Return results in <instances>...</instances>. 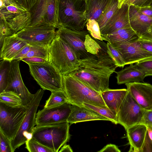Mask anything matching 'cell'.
<instances>
[{"label": "cell", "mask_w": 152, "mask_h": 152, "mask_svg": "<svg viewBox=\"0 0 152 152\" xmlns=\"http://www.w3.org/2000/svg\"><path fill=\"white\" fill-rule=\"evenodd\" d=\"M118 0H111L97 21L100 31L118 10Z\"/></svg>", "instance_id": "obj_27"}, {"label": "cell", "mask_w": 152, "mask_h": 152, "mask_svg": "<svg viewBox=\"0 0 152 152\" xmlns=\"http://www.w3.org/2000/svg\"><path fill=\"white\" fill-rule=\"evenodd\" d=\"M141 152H152V140L150 138L148 131Z\"/></svg>", "instance_id": "obj_42"}, {"label": "cell", "mask_w": 152, "mask_h": 152, "mask_svg": "<svg viewBox=\"0 0 152 152\" xmlns=\"http://www.w3.org/2000/svg\"><path fill=\"white\" fill-rule=\"evenodd\" d=\"M125 84L127 91L143 109L152 110V85L141 82Z\"/></svg>", "instance_id": "obj_17"}, {"label": "cell", "mask_w": 152, "mask_h": 152, "mask_svg": "<svg viewBox=\"0 0 152 152\" xmlns=\"http://www.w3.org/2000/svg\"><path fill=\"white\" fill-rule=\"evenodd\" d=\"M30 46L29 51L24 58L38 57L44 58L48 61L49 47L39 45Z\"/></svg>", "instance_id": "obj_32"}, {"label": "cell", "mask_w": 152, "mask_h": 152, "mask_svg": "<svg viewBox=\"0 0 152 152\" xmlns=\"http://www.w3.org/2000/svg\"><path fill=\"white\" fill-rule=\"evenodd\" d=\"M140 124L152 126V110H145Z\"/></svg>", "instance_id": "obj_41"}, {"label": "cell", "mask_w": 152, "mask_h": 152, "mask_svg": "<svg viewBox=\"0 0 152 152\" xmlns=\"http://www.w3.org/2000/svg\"><path fill=\"white\" fill-rule=\"evenodd\" d=\"M73 150L69 145H67L66 144L64 145L61 148L59 152H73Z\"/></svg>", "instance_id": "obj_49"}, {"label": "cell", "mask_w": 152, "mask_h": 152, "mask_svg": "<svg viewBox=\"0 0 152 152\" xmlns=\"http://www.w3.org/2000/svg\"><path fill=\"white\" fill-rule=\"evenodd\" d=\"M69 102L68 98L64 91L51 92L49 98L46 101L44 108L57 106Z\"/></svg>", "instance_id": "obj_28"}, {"label": "cell", "mask_w": 152, "mask_h": 152, "mask_svg": "<svg viewBox=\"0 0 152 152\" xmlns=\"http://www.w3.org/2000/svg\"><path fill=\"white\" fill-rule=\"evenodd\" d=\"M83 106L107 118L113 123L116 124H118L116 115L107 107L98 106L87 103H83Z\"/></svg>", "instance_id": "obj_31"}, {"label": "cell", "mask_w": 152, "mask_h": 152, "mask_svg": "<svg viewBox=\"0 0 152 152\" xmlns=\"http://www.w3.org/2000/svg\"><path fill=\"white\" fill-rule=\"evenodd\" d=\"M22 61L26 63H42L48 62L45 59L38 57H31L28 58H24L21 59Z\"/></svg>", "instance_id": "obj_43"}, {"label": "cell", "mask_w": 152, "mask_h": 152, "mask_svg": "<svg viewBox=\"0 0 152 152\" xmlns=\"http://www.w3.org/2000/svg\"><path fill=\"white\" fill-rule=\"evenodd\" d=\"M140 12L143 15L152 18V7L149 6L138 7Z\"/></svg>", "instance_id": "obj_46"}, {"label": "cell", "mask_w": 152, "mask_h": 152, "mask_svg": "<svg viewBox=\"0 0 152 152\" xmlns=\"http://www.w3.org/2000/svg\"><path fill=\"white\" fill-rule=\"evenodd\" d=\"M129 18L131 27L140 37L147 34L152 24V18L142 14L138 7L132 4L129 5Z\"/></svg>", "instance_id": "obj_19"}, {"label": "cell", "mask_w": 152, "mask_h": 152, "mask_svg": "<svg viewBox=\"0 0 152 152\" xmlns=\"http://www.w3.org/2000/svg\"><path fill=\"white\" fill-rule=\"evenodd\" d=\"M127 92V89H107L101 94L106 106L116 115Z\"/></svg>", "instance_id": "obj_23"}, {"label": "cell", "mask_w": 152, "mask_h": 152, "mask_svg": "<svg viewBox=\"0 0 152 152\" xmlns=\"http://www.w3.org/2000/svg\"><path fill=\"white\" fill-rule=\"evenodd\" d=\"M44 91L43 89L38 90L29 103L25 117L17 134L11 141L13 152L16 148L25 143L31 137L34 126L36 125V117L37 110Z\"/></svg>", "instance_id": "obj_7"}, {"label": "cell", "mask_w": 152, "mask_h": 152, "mask_svg": "<svg viewBox=\"0 0 152 152\" xmlns=\"http://www.w3.org/2000/svg\"><path fill=\"white\" fill-rule=\"evenodd\" d=\"M138 40L145 50L152 54V39L141 37Z\"/></svg>", "instance_id": "obj_40"}, {"label": "cell", "mask_w": 152, "mask_h": 152, "mask_svg": "<svg viewBox=\"0 0 152 152\" xmlns=\"http://www.w3.org/2000/svg\"><path fill=\"white\" fill-rule=\"evenodd\" d=\"M135 64L145 73L146 77L152 76V57L137 62Z\"/></svg>", "instance_id": "obj_37"}, {"label": "cell", "mask_w": 152, "mask_h": 152, "mask_svg": "<svg viewBox=\"0 0 152 152\" xmlns=\"http://www.w3.org/2000/svg\"><path fill=\"white\" fill-rule=\"evenodd\" d=\"M120 152L121 151L115 145L110 144L107 145L98 152Z\"/></svg>", "instance_id": "obj_44"}, {"label": "cell", "mask_w": 152, "mask_h": 152, "mask_svg": "<svg viewBox=\"0 0 152 152\" xmlns=\"http://www.w3.org/2000/svg\"><path fill=\"white\" fill-rule=\"evenodd\" d=\"M56 34L72 48L80 60L88 58L93 54L89 49V41L91 38L88 31H77L59 26Z\"/></svg>", "instance_id": "obj_10"}, {"label": "cell", "mask_w": 152, "mask_h": 152, "mask_svg": "<svg viewBox=\"0 0 152 152\" xmlns=\"http://www.w3.org/2000/svg\"><path fill=\"white\" fill-rule=\"evenodd\" d=\"M149 6L152 7V0H148L142 6Z\"/></svg>", "instance_id": "obj_52"}, {"label": "cell", "mask_w": 152, "mask_h": 152, "mask_svg": "<svg viewBox=\"0 0 152 152\" xmlns=\"http://www.w3.org/2000/svg\"><path fill=\"white\" fill-rule=\"evenodd\" d=\"M63 90L72 104L83 106V103L107 107L101 94L73 75H63Z\"/></svg>", "instance_id": "obj_2"}, {"label": "cell", "mask_w": 152, "mask_h": 152, "mask_svg": "<svg viewBox=\"0 0 152 152\" xmlns=\"http://www.w3.org/2000/svg\"><path fill=\"white\" fill-rule=\"evenodd\" d=\"M111 0H86V17L87 20L97 21Z\"/></svg>", "instance_id": "obj_26"}, {"label": "cell", "mask_w": 152, "mask_h": 152, "mask_svg": "<svg viewBox=\"0 0 152 152\" xmlns=\"http://www.w3.org/2000/svg\"><path fill=\"white\" fill-rule=\"evenodd\" d=\"M0 152H13L11 141L0 131Z\"/></svg>", "instance_id": "obj_38"}, {"label": "cell", "mask_w": 152, "mask_h": 152, "mask_svg": "<svg viewBox=\"0 0 152 152\" xmlns=\"http://www.w3.org/2000/svg\"><path fill=\"white\" fill-rule=\"evenodd\" d=\"M115 72L117 74L116 77L117 83L119 85L132 82H144V79L146 77L144 72L133 64Z\"/></svg>", "instance_id": "obj_24"}, {"label": "cell", "mask_w": 152, "mask_h": 152, "mask_svg": "<svg viewBox=\"0 0 152 152\" xmlns=\"http://www.w3.org/2000/svg\"><path fill=\"white\" fill-rule=\"evenodd\" d=\"M10 61L3 60L0 62V93L6 88L8 84L10 67Z\"/></svg>", "instance_id": "obj_30"}, {"label": "cell", "mask_w": 152, "mask_h": 152, "mask_svg": "<svg viewBox=\"0 0 152 152\" xmlns=\"http://www.w3.org/2000/svg\"><path fill=\"white\" fill-rule=\"evenodd\" d=\"M86 0H58L59 26L77 31L84 30L88 20Z\"/></svg>", "instance_id": "obj_4"}, {"label": "cell", "mask_w": 152, "mask_h": 152, "mask_svg": "<svg viewBox=\"0 0 152 152\" xmlns=\"http://www.w3.org/2000/svg\"><path fill=\"white\" fill-rule=\"evenodd\" d=\"M145 110L127 91L117 115L118 124L123 126L126 130L132 126L140 124Z\"/></svg>", "instance_id": "obj_12"}, {"label": "cell", "mask_w": 152, "mask_h": 152, "mask_svg": "<svg viewBox=\"0 0 152 152\" xmlns=\"http://www.w3.org/2000/svg\"><path fill=\"white\" fill-rule=\"evenodd\" d=\"M152 39V24L150 27L147 33L144 36H142Z\"/></svg>", "instance_id": "obj_50"}, {"label": "cell", "mask_w": 152, "mask_h": 152, "mask_svg": "<svg viewBox=\"0 0 152 152\" xmlns=\"http://www.w3.org/2000/svg\"><path fill=\"white\" fill-rule=\"evenodd\" d=\"M129 5L122 4L101 31L102 36L110 34L119 29L131 27L129 18Z\"/></svg>", "instance_id": "obj_18"}, {"label": "cell", "mask_w": 152, "mask_h": 152, "mask_svg": "<svg viewBox=\"0 0 152 152\" xmlns=\"http://www.w3.org/2000/svg\"><path fill=\"white\" fill-rule=\"evenodd\" d=\"M0 47H1L6 37L15 35L16 33L8 24L5 20L0 17Z\"/></svg>", "instance_id": "obj_36"}, {"label": "cell", "mask_w": 152, "mask_h": 152, "mask_svg": "<svg viewBox=\"0 0 152 152\" xmlns=\"http://www.w3.org/2000/svg\"><path fill=\"white\" fill-rule=\"evenodd\" d=\"M0 102L11 107L23 106L20 97L15 93L9 91H4L0 93Z\"/></svg>", "instance_id": "obj_29"}, {"label": "cell", "mask_w": 152, "mask_h": 152, "mask_svg": "<svg viewBox=\"0 0 152 152\" xmlns=\"http://www.w3.org/2000/svg\"><path fill=\"white\" fill-rule=\"evenodd\" d=\"M13 3L29 11L37 0H11Z\"/></svg>", "instance_id": "obj_39"}, {"label": "cell", "mask_w": 152, "mask_h": 152, "mask_svg": "<svg viewBox=\"0 0 152 152\" xmlns=\"http://www.w3.org/2000/svg\"><path fill=\"white\" fill-rule=\"evenodd\" d=\"M0 17L3 18L16 33L28 26L31 19L29 11L11 0H0Z\"/></svg>", "instance_id": "obj_11"}, {"label": "cell", "mask_w": 152, "mask_h": 152, "mask_svg": "<svg viewBox=\"0 0 152 152\" xmlns=\"http://www.w3.org/2000/svg\"><path fill=\"white\" fill-rule=\"evenodd\" d=\"M100 42V47L97 52L80 59L78 68L69 74L101 94L109 89L110 77L118 66L108 53L106 44Z\"/></svg>", "instance_id": "obj_1"}, {"label": "cell", "mask_w": 152, "mask_h": 152, "mask_svg": "<svg viewBox=\"0 0 152 152\" xmlns=\"http://www.w3.org/2000/svg\"><path fill=\"white\" fill-rule=\"evenodd\" d=\"M56 28L49 26H27L15 35L30 45L49 47L56 35Z\"/></svg>", "instance_id": "obj_13"}, {"label": "cell", "mask_w": 152, "mask_h": 152, "mask_svg": "<svg viewBox=\"0 0 152 152\" xmlns=\"http://www.w3.org/2000/svg\"><path fill=\"white\" fill-rule=\"evenodd\" d=\"M67 122L34 128L31 137L53 152H58L70 138Z\"/></svg>", "instance_id": "obj_5"}, {"label": "cell", "mask_w": 152, "mask_h": 152, "mask_svg": "<svg viewBox=\"0 0 152 152\" xmlns=\"http://www.w3.org/2000/svg\"><path fill=\"white\" fill-rule=\"evenodd\" d=\"M28 44L15 35L6 37L0 48V60L11 61Z\"/></svg>", "instance_id": "obj_20"}, {"label": "cell", "mask_w": 152, "mask_h": 152, "mask_svg": "<svg viewBox=\"0 0 152 152\" xmlns=\"http://www.w3.org/2000/svg\"><path fill=\"white\" fill-rule=\"evenodd\" d=\"M27 64L31 75L43 89L64 91L63 76L52 64L48 62Z\"/></svg>", "instance_id": "obj_6"}, {"label": "cell", "mask_w": 152, "mask_h": 152, "mask_svg": "<svg viewBox=\"0 0 152 152\" xmlns=\"http://www.w3.org/2000/svg\"><path fill=\"white\" fill-rule=\"evenodd\" d=\"M95 120L110 121L107 118L84 106L72 104L71 111L67 120V122L73 124Z\"/></svg>", "instance_id": "obj_21"}, {"label": "cell", "mask_w": 152, "mask_h": 152, "mask_svg": "<svg viewBox=\"0 0 152 152\" xmlns=\"http://www.w3.org/2000/svg\"><path fill=\"white\" fill-rule=\"evenodd\" d=\"M72 104L67 102L50 108H44L36 113L37 126L48 125L67 122Z\"/></svg>", "instance_id": "obj_14"}, {"label": "cell", "mask_w": 152, "mask_h": 152, "mask_svg": "<svg viewBox=\"0 0 152 152\" xmlns=\"http://www.w3.org/2000/svg\"><path fill=\"white\" fill-rule=\"evenodd\" d=\"M20 61L13 60L11 61L7 86L4 91H12L18 95L22 101L23 105L28 107L33 99L34 94L29 91L23 81L19 68Z\"/></svg>", "instance_id": "obj_15"}, {"label": "cell", "mask_w": 152, "mask_h": 152, "mask_svg": "<svg viewBox=\"0 0 152 152\" xmlns=\"http://www.w3.org/2000/svg\"><path fill=\"white\" fill-rule=\"evenodd\" d=\"M107 52L118 67L123 68L126 65L124 60L120 52L110 42L106 44Z\"/></svg>", "instance_id": "obj_33"}, {"label": "cell", "mask_w": 152, "mask_h": 152, "mask_svg": "<svg viewBox=\"0 0 152 152\" xmlns=\"http://www.w3.org/2000/svg\"><path fill=\"white\" fill-rule=\"evenodd\" d=\"M25 143L26 148L29 152H53L32 137L29 139Z\"/></svg>", "instance_id": "obj_35"}, {"label": "cell", "mask_w": 152, "mask_h": 152, "mask_svg": "<svg viewBox=\"0 0 152 152\" xmlns=\"http://www.w3.org/2000/svg\"><path fill=\"white\" fill-rule=\"evenodd\" d=\"M91 36L94 39L102 41L103 39L98 22L93 19L88 20L86 25Z\"/></svg>", "instance_id": "obj_34"}, {"label": "cell", "mask_w": 152, "mask_h": 152, "mask_svg": "<svg viewBox=\"0 0 152 152\" xmlns=\"http://www.w3.org/2000/svg\"><path fill=\"white\" fill-rule=\"evenodd\" d=\"M30 45L28 44L14 58L13 60H16L20 61L21 59L24 58L30 49Z\"/></svg>", "instance_id": "obj_45"}, {"label": "cell", "mask_w": 152, "mask_h": 152, "mask_svg": "<svg viewBox=\"0 0 152 152\" xmlns=\"http://www.w3.org/2000/svg\"><path fill=\"white\" fill-rule=\"evenodd\" d=\"M147 128L148 134L150 138L152 140V126H146Z\"/></svg>", "instance_id": "obj_51"}, {"label": "cell", "mask_w": 152, "mask_h": 152, "mask_svg": "<svg viewBox=\"0 0 152 152\" xmlns=\"http://www.w3.org/2000/svg\"><path fill=\"white\" fill-rule=\"evenodd\" d=\"M28 108L11 107L0 102V131L11 141L17 134Z\"/></svg>", "instance_id": "obj_9"}, {"label": "cell", "mask_w": 152, "mask_h": 152, "mask_svg": "<svg viewBox=\"0 0 152 152\" xmlns=\"http://www.w3.org/2000/svg\"><path fill=\"white\" fill-rule=\"evenodd\" d=\"M58 0H37L29 11L31 19L28 26H49L58 28Z\"/></svg>", "instance_id": "obj_8"}, {"label": "cell", "mask_w": 152, "mask_h": 152, "mask_svg": "<svg viewBox=\"0 0 152 152\" xmlns=\"http://www.w3.org/2000/svg\"><path fill=\"white\" fill-rule=\"evenodd\" d=\"M110 43L121 55L126 65L136 63L152 57V54L145 50L138 40L129 42Z\"/></svg>", "instance_id": "obj_16"}, {"label": "cell", "mask_w": 152, "mask_h": 152, "mask_svg": "<svg viewBox=\"0 0 152 152\" xmlns=\"http://www.w3.org/2000/svg\"><path fill=\"white\" fill-rule=\"evenodd\" d=\"M136 0H118V8L120 7L122 4H127L129 5H132Z\"/></svg>", "instance_id": "obj_47"}, {"label": "cell", "mask_w": 152, "mask_h": 152, "mask_svg": "<svg viewBox=\"0 0 152 152\" xmlns=\"http://www.w3.org/2000/svg\"><path fill=\"white\" fill-rule=\"evenodd\" d=\"M48 62L62 76L73 72L80 64V60L73 50L56 34L48 48Z\"/></svg>", "instance_id": "obj_3"}, {"label": "cell", "mask_w": 152, "mask_h": 152, "mask_svg": "<svg viewBox=\"0 0 152 152\" xmlns=\"http://www.w3.org/2000/svg\"><path fill=\"white\" fill-rule=\"evenodd\" d=\"M126 130L130 146L128 152H141L147 132V126L140 124L132 126Z\"/></svg>", "instance_id": "obj_22"}, {"label": "cell", "mask_w": 152, "mask_h": 152, "mask_svg": "<svg viewBox=\"0 0 152 152\" xmlns=\"http://www.w3.org/2000/svg\"><path fill=\"white\" fill-rule=\"evenodd\" d=\"M148 0H136L133 3V5L139 7H142Z\"/></svg>", "instance_id": "obj_48"}, {"label": "cell", "mask_w": 152, "mask_h": 152, "mask_svg": "<svg viewBox=\"0 0 152 152\" xmlns=\"http://www.w3.org/2000/svg\"><path fill=\"white\" fill-rule=\"evenodd\" d=\"M102 36L103 40L110 43L131 42L137 40L140 38L131 27L122 28L110 34Z\"/></svg>", "instance_id": "obj_25"}]
</instances>
